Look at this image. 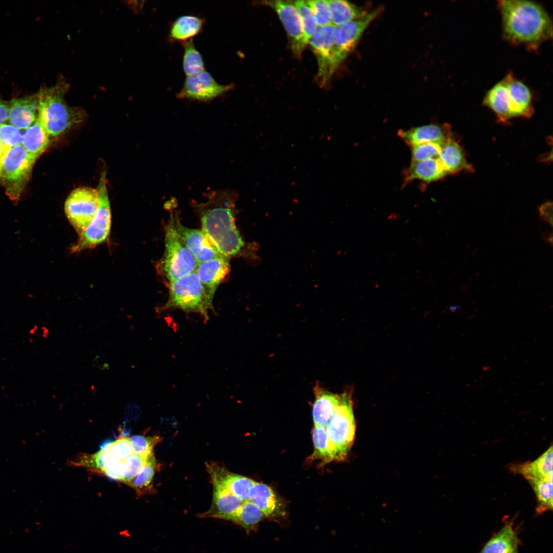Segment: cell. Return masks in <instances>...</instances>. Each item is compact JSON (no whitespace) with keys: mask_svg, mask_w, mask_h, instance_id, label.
Returning a JSON list of instances; mask_svg holds the SVG:
<instances>
[{"mask_svg":"<svg viewBox=\"0 0 553 553\" xmlns=\"http://www.w3.org/2000/svg\"><path fill=\"white\" fill-rule=\"evenodd\" d=\"M512 471L522 475L528 482L552 479V446L532 462L514 464L510 467Z\"/></svg>","mask_w":553,"mask_h":553,"instance_id":"603a6c76","label":"cell"},{"mask_svg":"<svg viewBox=\"0 0 553 553\" xmlns=\"http://www.w3.org/2000/svg\"><path fill=\"white\" fill-rule=\"evenodd\" d=\"M380 11L381 8L374 10L358 18L335 26L333 53L338 67L354 49L365 30Z\"/></svg>","mask_w":553,"mask_h":553,"instance_id":"8fae6325","label":"cell"},{"mask_svg":"<svg viewBox=\"0 0 553 553\" xmlns=\"http://www.w3.org/2000/svg\"><path fill=\"white\" fill-rule=\"evenodd\" d=\"M331 16V24L338 26L358 18L367 12L355 5L344 0L328 1Z\"/></svg>","mask_w":553,"mask_h":553,"instance_id":"f1b7e54d","label":"cell"},{"mask_svg":"<svg viewBox=\"0 0 553 553\" xmlns=\"http://www.w3.org/2000/svg\"><path fill=\"white\" fill-rule=\"evenodd\" d=\"M168 288V299L161 310L179 309L199 313L208 320V311L214 310L213 305L207 299L195 271L171 282Z\"/></svg>","mask_w":553,"mask_h":553,"instance_id":"8992f818","label":"cell"},{"mask_svg":"<svg viewBox=\"0 0 553 553\" xmlns=\"http://www.w3.org/2000/svg\"><path fill=\"white\" fill-rule=\"evenodd\" d=\"M158 467L159 466L153 455L142 470L127 485L134 488L139 497L145 494L155 493L156 490L153 486V480Z\"/></svg>","mask_w":553,"mask_h":553,"instance_id":"4dcf8cb0","label":"cell"},{"mask_svg":"<svg viewBox=\"0 0 553 553\" xmlns=\"http://www.w3.org/2000/svg\"><path fill=\"white\" fill-rule=\"evenodd\" d=\"M153 455L144 458L134 453L129 457L123 464L120 481L127 485L139 473Z\"/></svg>","mask_w":553,"mask_h":553,"instance_id":"8d00e7d4","label":"cell"},{"mask_svg":"<svg viewBox=\"0 0 553 553\" xmlns=\"http://www.w3.org/2000/svg\"><path fill=\"white\" fill-rule=\"evenodd\" d=\"M293 4L299 14L304 41L307 45L318 27L308 1H296Z\"/></svg>","mask_w":553,"mask_h":553,"instance_id":"e575fe53","label":"cell"},{"mask_svg":"<svg viewBox=\"0 0 553 553\" xmlns=\"http://www.w3.org/2000/svg\"><path fill=\"white\" fill-rule=\"evenodd\" d=\"M504 38L513 45L536 50L551 38L552 24L540 4L529 1L503 0L498 3Z\"/></svg>","mask_w":553,"mask_h":553,"instance_id":"6da1fadb","label":"cell"},{"mask_svg":"<svg viewBox=\"0 0 553 553\" xmlns=\"http://www.w3.org/2000/svg\"><path fill=\"white\" fill-rule=\"evenodd\" d=\"M249 500L254 503L269 518H278L285 515L283 503L268 485L255 481L251 487Z\"/></svg>","mask_w":553,"mask_h":553,"instance_id":"44dd1931","label":"cell"},{"mask_svg":"<svg viewBox=\"0 0 553 553\" xmlns=\"http://www.w3.org/2000/svg\"><path fill=\"white\" fill-rule=\"evenodd\" d=\"M483 104L503 123L516 117L529 118L534 112L530 90L512 73H508L487 92Z\"/></svg>","mask_w":553,"mask_h":553,"instance_id":"277c9868","label":"cell"},{"mask_svg":"<svg viewBox=\"0 0 553 553\" xmlns=\"http://www.w3.org/2000/svg\"><path fill=\"white\" fill-rule=\"evenodd\" d=\"M175 222L179 235L198 264L221 255L202 230L182 225L177 211H175Z\"/></svg>","mask_w":553,"mask_h":553,"instance_id":"9a60e30c","label":"cell"},{"mask_svg":"<svg viewBox=\"0 0 553 553\" xmlns=\"http://www.w3.org/2000/svg\"><path fill=\"white\" fill-rule=\"evenodd\" d=\"M540 218L552 226V205L551 202H547L539 207Z\"/></svg>","mask_w":553,"mask_h":553,"instance_id":"60d3db41","label":"cell"},{"mask_svg":"<svg viewBox=\"0 0 553 553\" xmlns=\"http://www.w3.org/2000/svg\"><path fill=\"white\" fill-rule=\"evenodd\" d=\"M229 270V258L222 255L198 264L195 272L210 303H213L215 293Z\"/></svg>","mask_w":553,"mask_h":553,"instance_id":"e0dca14e","label":"cell"},{"mask_svg":"<svg viewBox=\"0 0 553 553\" xmlns=\"http://www.w3.org/2000/svg\"><path fill=\"white\" fill-rule=\"evenodd\" d=\"M98 205L96 188L80 186L73 189L67 197L64 205L65 215L79 235L92 222Z\"/></svg>","mask_w":553,"mask_h":553,"instance_id":"30bf717a","label":"cell"},{"mask_svg":"<svg viewBox=\"0 0 553 553\" xmlns=\"http://www.w3.org/2000/svg\"><path fill=\"white\" fill-rule=\"evenodd\" d=\"M69 85L60 78L52 87H41L37 93L39 122L50 136L58 137L86 119L80 107L69 105L65 99Z\"/></svg>","mask_w":553,"mask_h":553,"instance_id":"3957f363","label":"cell"},{"mask_svg":"<svg viewBox=\"0 0 553 553\" xmlns=\"http://www.w3.org/2000/svg\"><path fill=\"white\" fill-rule=\"evenodd\" d=\"M170 218L165 228L164 251L159 265L160 273L168 284L196 270L198 263L179 235L175 222V210L167 202Z\"/></svg>","mask_w":553,"mask_h":553,"instance_id":"5b68a950","label":"cell"},{"mask_svg":"<svg viewBox=\"0 0 553 553\" xmlns=\"http://www.w3.org/2000/svg\"><path fill=\"white\" fill-rule=\"evenodd\" d=\"M318 27L331 24V12L328 1H308Z\"/></svg>","mask_w":553,"mask_h":553,"instance_id":"f35d334b","label":"cell"},{"mask_svg":"<svg viewBox=\"0 0 553 553\" xmlns=\"http://www.w3.org/2000/svg\"><path fill=\"white\" fill-rule=\"evenodd\" d=\"M334 28L332 24L318 27L308 42L317 59V79L321 86L329 81L338 67L333 53Z\"/></svg>","mask_w":553,"mask_h":553,"instance_id":"7c38bea8","label":"cell"},{"mask_svg":"<svg viewBox=\"0 0 553 553\" xmlns=\"http://www.w3.org/2000/svg\"><path fill=\"white\" fill-rule=\"evenodd\" d=\"M312 439L314 449L313 456L315 458L320 459L325 463L335 460L326 427L314 426Z\"/></svg>","mask_w":553,"mask_h":553,"instance_id":"d6a6232c","label":"cell"},{"mask_svg":"<svg viewBox=\"0 0 553 553\" xmlns=\"http://www.w3.org/2000/svg\"><path fill=\"white\" fill-rule=\"evenodd\" d=\"M243 502L244 501L227 490L214 486L211 505L207 511L199 516L228 521L238 512Z\"/></svg>","mask_w":553,"mask_h":553,"instance_id":"ffe728a7","label":"cell"},{"mask_svg":"<svg viewBox=\"0 0 553 553\" xmlns=\"http://www.w3.org/2000/svg\"><path fill=\"white\" fill-rule=\"evenodd\" d=\"M448 175L438 158L411 162L404 172L403 185L415 180L430 183L441 180Z\"/></svg>","mask_w":553,"mask_h":553,"instance_id":"7402d4cb","label":"cell"},{"mask_svg":"<svg viewBox=\"0 0 553 553\" xmlns=\"http://www.w3.org/2000/svg\"><path fill=\"white\" fill-rule=\"evenodd\" d=\"M235 196L229 191L210 193L197 205L202 230L219 253L229 258L238 254L244 242L235 224Z\"/></svg>","mask_w":553,"mask_h":553,"instance_id":"7a4b0ae2","label":"cell"},{"mask_svg":"<svg viewBox=\"0 0 553 553\" xmlns=\"http://www.w3.org/2000/svg\"><path fill=\"white\" fill-rule=\"evenodd\" d=\"M9 105L0 98V125L4 124L8 119Z\"/></svg>","mask_w":553,"mask_h":553,"instance_id":"7bdbcfd3","label":"cell"},{"mask_svg":"<svg viewBox=\"0 0 553 553\" xmlns=\"http://www.w3.org/2000/svg\"><path fill=\"white\" fill-rule=\"evenodd\" d=\"M94 366L101 370H107L110 368L107 361V357L104 354H101L96 355L93 360Z\"/></svg>","mask_w":553,"mask_h":553,"instance_id":"b9f144b4","label":"cell"},{"mask_svg":"<svg viewBox=\"0 0 553 553\" xmlns=\"http://www.w3.org/2000/svg\"><path fill=\"white\" fill-rule=\"evenodd\" d=\"M543 239L546 242H548L552 246V234L548 232H545L542 233Z\"/></svg>","mask_w":553,"mask_h":553,"instance_id":"ee69618b","label":"cell"},{"mask_svg":"<svg viewBox=\"0 0 553 553\" xmlns=\"http://www.w3.org/2000/svg\"><path fill=\"white\" fill-rule=\"evenodd\" d=\"M129 439L134 453L144 458L153 455L154 447L162 439L158 436H145L140 435H134L129 437Z\"/></svg>","mask_w":553,"mask_h":553,"instance_id":"d590c367","label":"cell"},{"mask_svg":"<svg viewBox=\"0 0 553 553\" xmlns=\"http://www.w3.org/2000/svg\"><path fill=\"white\" fill-rule=\"evenodd\" d=\"M537 498L536 513L541 515L552 509V479H544L529 482Z\"/></svg>","mask_w":553,"mask_h":553,"instance_id":"836d02e7","label":"cell"},{"mask_svg":"<svg viewBox=\"0 0 553 553\" xmlns=\"http://www.w3.org/2000/svg\"><path fill=\"white\" fill-rule=\"evenodd\" d=\"M512 553H518V550H517H517H515V551H513V552H512Z\"/></svg>","mask_w":553,"mask_h":553,"instance_id":"c3c4849f","label":"cell"},{"mask_svg":"<svg viewBox=\"0 0 553 553\" xmlns=\"http://www.w3.org/2000/svg\"><path fill=\"white\" fill-rule=\"evenodd\" d=\"M8 105V120L16 127L26 130L36 121L38 115L37 94L12 99Z\"/></svg>","mask_w":553,"mask_h":553,"instance_id":"d6986e66","label":"cell"},{"mask_svg":"<svg viewBox=\"0 0 553 553\" xmlns=\"http://www.w3.org/2000/svg\"><path fill=\"white\" fill-rule=\"evenodd\" d=\"M204 19L199 16L184 15L178 17L172 24L169 38L172 41L185 42L201 32Z\"/></svg>","mask_w":553,"mask_h":553,"instance_id":"4316f807","label":"cell"},{"mask_svg":"<svg viewBox=\"0 0 553 553\" xmlns=\"http://www.w3.org/2000/svg\"><path fill=\"white\" fill-rule=\"evenodd\" d=\"M206 468L214 486L226 489L243 501L248 500L255 481L230 472L215 462L206 463Z\"/></svg>","mask_w":553,"mask_h":553,"instance_id":"2e32d148","label":"cell"},{"mask_svg":"<svg viewBox=\"0 0 553 553\" xmlns=\"http://www.w3.org/2000/svg\"><path fill=\"white\" fill-rule=\"evenodd\" d=\"M335 460L344 458L352 445L355 425L352 400L347 393L339 396V402L326 426Z\"/></svg>","mask_w":553,"mask_h":553,"instance_id":"9c48e42d","label":"cell"},{"mask_svg":"<svg viewBox=\"0 0 553 553\" xmlns=\"http://www.w3.org/2000/svg\"><path fill=\"white\" fill-rule=\"evenodd\" d=\"M37 159L30 155L22 144L8 149L1 164V182L6 194L17 202L27 185Z\"/></svg>","mask_w":553,"mask_h":553,"instance_id":"52a82bcc","label":"cell"},{"mask_svg":"<svg viewBox=\"0 0 553 553\" xmlns=\"http://www.w3.org/2000/svg\"><path fill=\"white\" fill-rule=\"evenodd\" d=\"M438 158L448 175L462 171H473V167L466 160L462 148L452 138L441 145Z\"/></svg>","mask_w":553,"mask_h":553,"instance_id":"d4e9b609","label":"cell"},{"mask_svg":"<svg viewBox=\"0 0 553 553\" xmlns=\"http://www.w3.org/2000/svg\"><path fill=\"white\" fill-rule=\"evenodd\" d=\"M23 135L21 130L12 124L0 125V142L8 148L21 144Z\"/></svg>","mask_w":553,"mask_h":553,"instance_id":"ab89813d","label":"cell"},{"mask_svg":"<svg viewBox=\"0 0 553 553\" xmlns=\"http://www.w3.org/2000/svg\"><path fill=\"white\" fill-rule=\"evenodd\" d=\"M519 539L512 523H506L484 545L479 553H512L518 549Z\"/></svg>","mask_w":553,"mask_h":553,"instance_id":"484cf974","label":"cell"},{"mask_svg":"<svg viewBox=\"0 0 553 553\" xmlns=\"http://www.w3.org/2000/svg\"><path fill=\"white\" fill-rule=\"evenodd\" d=\"M233 84H221L206 71L187 77L177 97L201 102H208L225 94L233 89Z\"/></svg>","mask_w":553,"mask_h":553,"instance_id":"4fadbf2b","label":"cell"},{"mask_svg":"<svg viewBox=\"0 0 553 553\" xmlns=\"http://www.w3.org/2000/svg\"><path fill=\"white\" fill-rule=\"evenodd\" d=\"M459 308L460 307L458 305L452 306L450 307V309L452 311H455Z\"/></svg>","mask_w":553,"mask_h":553,"instance_id":"bcb514c9","label":"cell"},{"mask_svg":"<svg viewBox=\"0 0 553 553\" xmlns=\"http://www.w3.org/2000/svg\"><path fill=\"white\" fill-rule=\"evenodd\" d=\"M398 136L411 147L417 145L437 143L442 145L452 138V131L448 124H429L400 130Z\"/></svg>","mask_w":553,"mask_h":553,"instance_id":"ac0fdd59","label":"cell"},{"mask_svg":"<svg viewBox=\"0 0 553 553\" xmlns=\"http://www.w3.org/2000/svg\"><path fill=\"white\" fill-rule=\"evenodd\" d=\"M9 148L0 142V164Z\"/></svg>","mask_w":553,"mask_h":553,"instance_id":"f6af8a7d","label":"cell"},{"mask_svg":"<svg viewBox=\"0 0 553 553\" xmlns=\"http://www.w3.org/2000/svg\"><path fill=\"white\" fill-rule=\"evenodd\" d=\"M441 145L437 143H428L411 147V162H419L438 158Z\"/></svg>","mask_w":553,"mask_h":553,"instance_id":"74e56055","label":"cell"},{"mask_svg":"<svg viewBox=\"0 0 553 553\" xmlns=\"http://www.w3.org/2000/svg\"><path fill=\"white\" fill-rule=\"evenodd\" d=\"M264 516L262 511L248 500L244 501L238 512L228 521L240 525L248 533L254 530Z\"/></svg>","mask_w":553,"mask_h":553,"instance_id":"f546056e","label":"cell"},{"mask_svg":"<svg viewBox=\"0 0 553 553\" xmlns=\"http://www.w3.org/2000/svg\"><path fill=\"white\" fill-rule=\"evenodd\" d=\"M1 178H2V172H1V166H0V181L1 180Z\"/></svg>","mask_w":553,"mask_h":553,"instance_id":"7dc6e473","label":"cell"},{"mask_svg":"<svg viewBox=\"0 0 553 553\" xmlns=\"http://www.w3.org/2000/svg\"><path fill=\"white\" fill-rule=\"evenodd\" d=\"M107 182L106 172L102 171L96 188L99 197L98 209L92 222L72 246L73 252L94 248L105 241L109 236L111 211Z\"/></svg>","mask_w":553,"mask_h":553,"instance_id":"ba28073f","label":"cell"},{"mask_svg":"<svg viewBox=\"0 0 553 553\" xmlns=\"http://www.w3.org/2000/svg\"><path fill=\"white\" fill-rule=\"evenodd\" d=\"M184 53L182 67L187 77L192 76L204 71V63L201 53L196 49L193 39L182 42Z\"/></svg>","mask_w":553,"mask_h":553,"instance_id":"1f68e13d","label":"cell"},{"mask_svg":"<svg viewBox=\"0 0 553 553\" xmlns=\"http://www.w3.org/2000/svg\"><path fill=\"white\" fill-rule=\"evenodd\" d=\"M315 399L312 408L314 426L326 427L339 402V396L316 385Z\"/></svg>","mask_w":553,"mask_h":553,"instance_id":"cb8c5ba5","label":"cell"},{"mask_svg":"<svg viewBox=\"0 0 553 553\" xmlns=\"http://www.w3.org/2000/svg\"><path fill=\"white\" fill-rule=\"evenodd\" d=\"M50 137L37 118L24 133L22 144L30 155L37 159L50 146Z\"/></svg>","mask_w":553,"mask_h":553,"instance_id":"83f0119b","label":"cell"},{"mask_svg":"<svg viewBox=\"0 0 553 553\" xmlns=\"http://www.w3.org/2000/svg\"><path fill=\"white\" fill-rule=\"evenodd\" d=\"M264 4L273 9L286 30L293 54L300 57L306 46L301 18L298 11L290 1H268Z\"/></svg>","mask_w":553,"mask_h":553,"instance_id":"5bb4252c","label":"cell"}]
</instances>
